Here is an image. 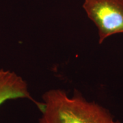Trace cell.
I'll return each instance as SVG.
<instances>
[{
  "instance_id": "1",
  "label": "cell",
  "mask_w": 123,
  "mask_h": 123,
  "mask_svg": "<svg viewBox=\"0 0 123 123\" xmlns=\"http://www.w3.org/2000/svg\"><path fill=\"white\" fill-rule=\"evenodd\" d=\"M42 99L38 106L41 112L38 123H121L104 107L77 91L68 96L63 90L51 89Z\"/></svg>"
},
{
  "instance_id": "2",
  "label": "cell",
  "mask_w": 123,
  "mask_h": 123,
  "mask_svg": "<svg viewBox=\"0 0 123 123\" xmlns=\"http://www.w3.org/2000/svg\"><path fill=\"white\" fill-rule=\"evenodd\" d=\"M83 8L97 27L99 44L123 33V0H85Z\"/></svg>"
},
{
  "instance_id": "3",
  "label": "cell",
  "mask_w": 123,
  "mask_h": 123,
  "mask_svg": "<svg viewBox=\"0 0 123 123\" xmlns=\"http://www.w3.org/2000/svg\"><path fill=\"white\" fill-rule=\"evenodd\" d=\"M17 98H27L38 106L29 92L27 82L21 77L10 70H0V105L6 101Z\"/></svg>"
}]
</instances>
